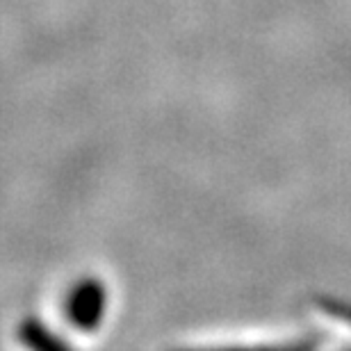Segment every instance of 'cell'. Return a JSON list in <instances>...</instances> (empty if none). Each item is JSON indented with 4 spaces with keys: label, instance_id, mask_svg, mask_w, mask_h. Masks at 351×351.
<instances>
[{
    "label": "cell",
    "instance_id": "obj_1",
    "mask_svg": "<svg viewBox=\"0 0 351 351\" xmlns=\"http://www.w3.org/2000/svg\"><path fill=\"white\" fill-rule=\"evenodd\" d=\"M105 311H108V292H105V285L96 278L78 280L64 299V315L69 324L85 333L101 326Z\"/></svg>",
    "mask_w": 351,
    "mask_h": 351
},
{
    "label": "cell",
    "instance_id": "obj_2",
    "mask_svg": "<svg viewBox=\"0 0 351 351\" xmlns=\"http://www.w3.org/2000/svg\"><path fill=\"white\" fill-rule=\"evenodd\" d=\"M21 340H23L27 347H34V349L64 347V340L55 338L44 324H39V322H25V324L21 326Z\"/></svg>",
    "mask_w": 351,
    "mask_h": 351
}]
</instances>
